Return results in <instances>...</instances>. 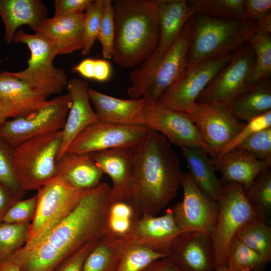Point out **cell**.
I'll return each instance as SVG.
<instances>
[{
  "label": "cell",
  "mask_w": 271,
  "mask_h": 271,
  "mask_svg": "<svg viewBox=\"0 0 271 271\" xmlns=\"http://www.w3.org/2000/svg\"><path fill=\"white\" fill-rule=\"evenodd\" d=\"M111 186L101 182L87 191L73 210L41 239L8 258L21 271H54L70 255L107 233Z\"/></svg>",
  "instance_id": "1"
},
{
  "label": "cell",
  "mask_w": 271,
  "mask_h": 271,
  "mask_svg": "<svg viewBox=\"0 0 271 271\" xmlns=\"http://www.w3.org/2000/svg\"><path fill=\"white\" fill-rule=\"evenodd\" d=\"M132 151L133 184L127 203L139 217L155 216L176 197L181 186L179 158L164 136L150 129Z\"/></svg>",
  "instance_id": "2"
},
{
  "label": "cell",
  "mask_w": 271,
  "mask_h": 271,
  "mask_svg": "<svg viewBox=\"0 0 271 271\" xmlns=\"http://www.w3.org/2000/svg\"><path fill=\"white\" fill-rule=\"evenodd\" d=\"M115 26L113 60L135 68L155 50L159 41L157 0L112 1Z\"/></svg>",
  "instance_id": "3"
},
{
  "label": "cell",
  "mask_w": 271,
  "mask_h": 271,
  "mask_svg": "<svg viewBox=\"0 0 271 271\" xmlns=\"http://www.w3.org/2000/svg\"><path fill=\"white\" fill-rule=\"evenodd\" d=\"M191 20L187 67L234 53L257 30L256 24L250 20L221 19L199 13Z\"/></svg>",
  "instance_id": "4"
},
{
  "label": "cell",
  "mask_w": 271,
  "mask_h": 271,
  "mask_svg": "<svg viewBox=\"0 0 271 271\" xmlns=\"http://www.w3.org/2000/svg\"><path fill=\"white\" fill-rule=\"evenodd\" d=\"M192 18V17H191ZM192 20L184 25L178 37L159 59L143 62L130 73L131 99L142 98L146 105H155L163 93L185 72Z\"/></svg>",
  "instance_id": "5"
},
{
  "label": "cell",
  "mask_w": 271,
  "mask_h": 271,
  "mask_svg": "<svg viewBox=\"0 0 271 271\" xmlns=\"http://www.w3.org/2000/svg\"><path fill=\"white\" fill-rule=\"evenodd\" d=\"M62 130L26 140L13 148L14 169L23 189L38 190L58 175Z\"/></svg>",
  "instance_id": "6"
},
{
  "label": "cell",
  "mask_w": 271,
  "mask_h": 271,
  "mask_svg": "<svg viewBox=\"0 0 271 271\" xmlns=\"http://www.w3.org/2000/svg\"><path fill=\"white\" fill-rule=\"evenodd\" d=\"M13 42L26 44L30 56L26 69L9 73L48 97L61 93L68 81L64 71L53 65L55 57L58 55L54 44L39 33L29 34L23 29L16 32Z\"/></svg>",
  "instance_id": "7"
},
{
  "label": "cell",
  "mask_w": 271,
  "mask_h": 271,
  "mask_svg": "<svg viewBox=\"0 0 271 271\" xmlns=\"http://www.w3.org/2000/svg\"><path fill=\"white\" fill-rule=\"evenodd\" d=\"M217 201L219 205L218 216L215 227L210 234L215 269L226 265L229 246L239 229L251 219L260 218L241 184L224 183Z\"/></svg>",
  "instance_id": "8"
},
{
  "label": "cell",
  "mask_w": 271,
  "mask_h": 271,
  "mask_svg": "<svg viewBox=\"0 0 271 271\" xmlns=\"http://www.w3.org/2000/svg\"><path fill=\"white\" fill-rule=\"evenodd\" d=\"M88 190L74 187L59 175L39 189L35 214L24 245L44 236L73 210Z\"/></svg>",
  "instance_id": "9"
},
{
  "label": "cell",
  "mask_w": 271,
  "mask_h": 271,
  "mask_svg": "<svg viewBox=\"0 0 271 271\" xmlns=\"http://www.w3.org/2000/svg\"><path fill=\"white\" fill-rule=\"evenodd\" d=\"M254 65V52L246 44L233 53L230 61L201 92L196 102L227 107L255 85L253 80Z\"/></svg>",
  "instance_id": "10"
},
{
  "label": "cell",
  "mask_w": 271,
  "mask_h": 271,
  "mask_svg": "<svg viewBox=\"0 0 271 271\" xmlns=\"http://www.w3.org/2000/svg\"><path fill=\"white\" fill-rule=\"evenodd\" d=\"M71 104L67 93L49 100L36 112L6 120L0 124V137L14 148L31 138L62 130Z\"/></svg>",
  "instance_id": "11"
},
{
  "label": "cell",
  "mask_w": 271,
  "mask_h": 271,
  "mask_svg": "<svg viewBox=\"0 0 271 271\" xmlns=\"http://www.w3.org/2000/svg\"><path fill=\"white\" fill-rule=\"evenodd\" d=\"M233 54L210 59L187 67L155 105L189 113L194 108L200 94L230 61Z\"/></svg>",
  "instance_id": "12"
},
{
  "label": "cell",
  "mask_w": 271,
  "mask_h": 271,
  "mask_svg": "<svg viewBox=\"0 0 271 271\" xmlns=\"http://www.w3.org/2000/svg\"><path fill=\"white\" fill-rule=\"evenodd\" d=\"M149 129L138 124L99 121L83 130L66 152L91 153L117 148H133L147 135Z\"/></svg>",
  "instance_id": "13"
},
{
  "label": "cell",
  "mask_w": 271,
  "mask_h": 271,
  "mask_svg": "<svg viewBox=\"0 0 271 271\" xmlns=\"http://www.w3.org/2000/svg\"><path fill=\"white\" fill-rule=\"evenodd\" d=\"M181 186L183 199L171 208L177 225L184 232L196 231L210 234L218 216L217 201L196 185L188 172H183Z\"/></svg>",
  "instance_id": "14"
},
{
  "label": "cell",
  "mask_w": 271,
  "mask_h": 271,
  "mask_svg": "<svg viewBox=\"0 0 271 271\" xmlns=\"http://www.w3.org/2000/svg\"><path fill=\"white\" fill-rule=\"evenodd\" d=\"M186 114L199 131L211 158L218 156L245 123L237 120L228 107L214 104L196 102Z\"/></svg>",
  "instance_id": "15"
},
{
  "label": "cell",
  "mask_w": 271,
  "mask_h": 271,
  "mask_svg": "<svg viewBox=\"0 0 271 271\" xmlns=\"http://www.w3.org/2000/svg\"><path fill=\"white\" fill-rule=\"evenodd\" d=\"M143 125L163 136L171 144L181 147H207L188 116L183 112L156 105H146Z\"/></svg>",
  "instance_id": "16"
},
{
  "label": "cell",
  "mask_w": 271,
  "mask_h": 271,
  "mask_svg": "<svg viewBox=\"0 0 271 271\" xmlns=\"http://www.w3.org/2000/svg\"><path fill=\"white\" fill-rule=\"evenodd\" d=\"M167 256L182 271H215V256L210 234L183 232L174 240Z\"/></svg>",
  "instance_id": "17"
},
{
  "label": "cell",
  "mask_w": 271,
  "mask_h": 271,
  "mask_svg": "<svg viewBox=\"0 0 271 271\" xmlns=\"http://www.w3.org/2000/svg\"><path fill=\"white\" fill-rule=\"evenodd\" d=\"M183 232L177 225L171 209H168L161 216L140 217L129 235L124 237L131 243L167 256L172 243Z\"/></svg>",
  "instance_id": "18"
},
{
  "label": "cell",
  "mask_w": 271,
  "mask_h": 271,
  "mask_svg": "<svg viewBox=\"0 0 271 271\" xmlns=\"http://www.w3.org/2000/svg\"><path fill=\"white\" fill-rule=\"evenodd\" d=\"M132 149L117 148L92 153L97 166L112 181L111 197L113 202H127L131 196L134 171Z\"/></svg>",
  "instance_id": "19"
},
{
  "label": "cell",
  "mask_w": 271,
  "mask_h": 271,
  "mask_svg": "<svg viewBox=\"0 0 271 271\" xmlns=\"http://www.w3.org/2000/svg\"><path fill=\"white\" fill-rule=\"evenodd\" d=\"M71 100L64 126L58 160L67 151L73 140L87 127L99 120L90 105L88 85L81 80L72 78L67 85Z\"/></svg>",
  "instance_id": "20"
},
{
  "label": "cell",
  "mask_w": 271,
  "mask_h": 271,
  "mask_svg": "<svg viewBox=\"0 0 271 271\" xmlns=\"http://www.w3.org/2000/svg\"><path fill=\"white\" fill-rule=\"evenodd\" d=\"M212 160L215 170L222 175V182L238 183L244 190L249 188L257 176L269 169L271 165L237 148L212 158Z\"/></svg>",
  "instance_id": "21"
},
{
  "label": "cell",
  "mask_w": 271,
  "mask_h": 271,
  "mask_svg": "<svg viewBox=\"0 0 271 271\" xmlns=\"http://www.w3.org/2000/svg\"><path fill=\"white\" fill-rule=\"evenodd\" d=\"M48 98L9 72L0 73V101L9 118L26 117L36 112L48 103Z\"/></svg>",
  "instance_id": "22"
},
{
  "label": "cell",
  "mask_w": 271,
  "mask_h": 271,
  "mask_svg": "<svg viewBox=\"0 0 271 271\" xmlns=\"http://www.w3.org/2000/svg\"><path fill=\"white\" fill-rule=\"evenodd\" d=\"M159 37L153 53L144 62L161 58L176 40L186 23L196 13L185 0H157Z\"/></svg>",
  "instance_id": "23"
},
{
  "label": "cell",
  "mask_w": 271,
  "mask_h": 271,
  "mask_svg": "<svg viewBox=\"0 0 271 271\" xmlns=\"http://www.w3.org/2000/svg\"><path fill=\"white\" fill-rule=\"evenodd\" d=\"M84 12L58 18H45L33 30L50 40L58 55L81 50L83 45Z\"/></svg>",
  "instance_id": "24"
},
{
  "label": "cell",
  "mask_w": 271,
  "mask_h": 271,
  "mask_svg": "<svg viewBox=\"0 0 271 271\" xmlns=\"http://www.w3.org/2000/svg\"><path fill=\"white\" fill-rule=\"evenodd\" d=\"M88 94L100 121L143 125V113L146 105L143 99H121L91 88H89Z\"/></svg>",
  "instance_id": "25"
},
{
  "label": "cell",
  "mask_w": 271,
  "mask_h": 271,
  "mask_svg": "<svg viewBox=\"0 0 271 271\" xmlns=\"http://www.w3.org/2000/svg\"><path fill=\"white\" fill-rule=\"evenodd\" d=\"M47 16V9L40 0H0V16L5 27L7 44L13 42L18 29L27 25L34 30Z\"/></svg>",
  "instance_id": "26"
},
{
  "label": "cell",
  "mask_w": 271,
  "mask_h": 271,
  "mask_svg": "<svg viewBox=\"0 0 271 271\" xmlns=\"http://www.w3.org/2000/svg\"><path fill=\"white\" fill-rule=\"evenodd\" d=\"M103 173L97 166L93 153L66 152L58 163V175L81 190H90L101 182Z\"/></svg>",
  "instance_id": "27"
},
{
  "label": "cell",
  "mask_w": 271,
  "mask_h": 271,
  "mask_svg": "<svg viewBox=\"0 0 271 271\" xmlns=\"http://www.w3.org/2000/svg\"><path fill=\"white\" fill-rule=\"evenodd\" d=\"M181 148L194 183L209 197L217 201L222 193L223 184L216 175L212 158L202 147Z\"/></svg>",
  "instance_id": "28"
},
{
  "label": "cell",
  "mask_w": 271,
  "mask_h": 271,
  "mask_svg": "<svg viewBox=\"0 0 271 271\" xmlns=\"http://www.w3.org/2000/svg\"><path fill=\"white\" fill-rule=\"evenodd\" d=\"M129 239L106 233L96 242L87 257L83 271H116Z\"/></svg>",
  "instance_id": "29"
},
{
  "label": "cell",
  "mask_w": 271,
  "mask_h": 271,
  "mask_svg": "<svg viewBox=\"0 0 271 271\" xmlns=\"http://www.w3.org/2000/svg\"><path fill=\"white\" fill-rule=\"evenodd\" d=\"M239 121L247 122L271 111L270 79L262 80L250 90L240 95L227 106Z\"/></svg>",
  "instance_id": "30"
},
{
  "label": "cell",
  "mask_w": 271,
  "mask_h": 271,
  "mask_svg": "<svg viewBox=\"0 0 271 271\" xmlns=\"http://www.w3.org/2000/svg\"><path fill=\"white\" fill-rule=\"evenodd\" d=\"M251 249L261 255L269 262L271 260V227L259 217L244 224L235 236Z\"/></svg>",
  "instance_id": "31"
},
{
  "label": "cell",
  "mask_w": 271,
  "mask_h": 271,
  "mask_svg": "<svg viewBox=\"0 0 271 271\" xmlns=\"http://www.w3.org/2000/svg\"><path fill=\"white\" fill-rule=\"evenodd\" d=\"M244 0H193L190 6L196 13L221 19L249 21L244 6Z\"/></svg>",
  "instance_id": "32"
},
{
  "label": "cell",
  "mask_w": 271,
  "mask_h": 271,
  "mask_svg": "<svg viewBox=\"0 0 271 271\" xmlns=\"http://www.w3.org/2000/svg\"><path fill=\"white\" fill-rule=\"evenodd\" d=\"M267 263L261 255L234 237L228 251L226 271H262Z\"/></svg>",
  "instance_id": "33"
},
{
  "label": "cell",
  "mask_w": 271,
  "mask_h": 271,
  "mask_svg": "<svg viewBox=\"0 0 271 271\" xmlns=\"http://www.w3.org/2000/svg\"><path fill=\"white\" fill-rule=\"evenodd\" d=\"M253 50L255 65L253 80L254 84L271 75V32L257 29L246 43Z\"/></svg>",
  "instance_id": "34"
},
{
  "label": "cell",
  "mask_w": 271,
  "mask_h": 271,
  "mask_svg": "<svg viewBox=\"0 0 271 271\" xmlns=\"http://www.w3.org/2000/svg\"><path fill=\"white\" fill-rule=\"evenodd\" d=\"M245 194L260 218L265 221L271 210V171L260 173L252 184L244 190Z\"/></svg>",
  "instance_id": "35"
},
{
  "label": "cell",
  "mask_w": 271,
  "mask_h": 271,
  "mask_svg": "<svg viewBox=\"0 0 271 271\" xmlns=\"http://www.w3.org/2000/svg\"><path fill=\"white\" fill-rule=\"evenodd\" d=\"M0 185L16 200L23 199L25 191L18 182L14 172L13 148L0 137Z\"/></svg>",
  "instance_id": "36"
},
{
  "label": "cell",
  "mask_w": 271,
  "mask_h": 271,
  "mask_svg": "<svg viewBox=\"0 0 271 271\" xmlns=\"http://www.w3.org/2000/svg\"><path fill=\"white\" fill-rule=\"evenodd\" d=\"M104 8V0H94L84 12L83 45L81 50L84 56L88 55L97 40Z\"/></svg>",
  "instance_id": "37"
},
{
  "label": "cell",
  "mask_w": 271,
  "mask_h": 271,
  "mask_svg": "<svg viewBox=\"0 0 271 271\" xmlns=\"http://www.w3.org/2000/svg\"><path fill=\"white\" fill-rule=\"evenodd\" d=\"M166 256L131 242L124 250L116 271H143L152 262Z\"/></svg>",
  "instance_id": "38"
},
{
  "label": "cell",
  "mask_w": 271,
  "mask_h": 271,
  "mask_svg": "<svg viewBox=\"0 0 271 271\" xmlns=\"http://www.w3.org/2000/svg\"><path fill=\"white\" fill-rule=\"evenodd\" d=\"M29 226L0 223V261L8 258L25 244Z\"/></svg>",
  "instance_id": "39"
},
{
  "label": "cell",
  "mask_w": 271,
  "mask_h": 271,
  "mask_svg": "<svg viewBox=\"0 0 271 271\" xmlns=\"http://www.w3.org/2000/svg\"><path fill=\"white\" fill-rule=\"evenodd\" d=\"M115 26L111 0H104L103 11L97 40L101 45L104 59H113Z\"/></svg>",
  "instance_id": "40"
},
{
  "label": "cell",
  "mask_w": 271,
  "mask_h": 271,
  "mask_svg": "<svg viewBox=\"0 0 271 271\" xmlns=\"http://www.w3.org/2000/svg\"><path fill=\"white\" fill-rule=\"evenodd\" d=\"M36 205V194L27 199L17 200L7 210L2 222L22 225L30 224L35 214Z\"/></svg>",
  "instance_id": "41"
},
{
  "label": "cell",
  "mask_w": 271,
  "mask_h": 271,
  "mask_svg": "<svg viewBox=\"0 0 271 271\" xmlns=\"http://www.w3.org/2000/svg\"><path fill=\"white\" fill-rule=\"evenodd\" d=\"M236 148L271 163V127L254 133Z\"/></svg>",
  "instance_id": "42"
},
{
  "label": "cell",
  "mask_w": 271,
  "mask_h": 271,
  "mask_svg": "<svg viewBox=\"0 0 271 271\" xmlns=\"http://www.w3.org/2000/svg\"><path fill=\"white\" fill-rule=\"evenodd\" d=\"M244 6L247 19L257 29L271 32L270 0H244Z\"/></svg>",
  "instance_id": "43"
},
{
  "label": "cell",
  "mask_w": 271,
  "mask_h": 271,
  "mask_svg": "<svg viewBox=\"0 0 271 271\" xmlns=\"http://www.w3.org/2000/svg\"><path fill=\"white\" fill-rule=\"evenodd\" d=\"M270 127L271 111H269L245 123L241 130L224 147L219 155L237 147L254 133Z\"/></svg>",
  "instance_id": "44"
},
{
  "label": "cell",
  "mask_w": 271,
  "mask_h": 271,
  "mask_svg": "<svg viewBox=\"0 0 271 271\" xmlns=\"http://www.w3.org/2000/svg\"><path fill=\"white\" fill-rule=\"evenodd\" d=\"M98 240L89 242L70 255L54 271H83L85 260Z\"/></svg>",
  "instance_id": "45"
},
{
  "label": "cell",
  "mask_w": 271,
  "mask_h": 271,
  "mask_svg": "<svg viewBox=\"0 0 271 271\" xmlns=\"http://www.w3.org/2000/svg\"><path fill=\"white\" fill-rule=\"evenodd\" d=\"M92 0H55L53 17L58 18L70 14L83 12Z\"/></svg>",
  "instance_id": "46"
},
{
  "label": "cell",
  "mask_w": 271,
  "mask_h": 271,
  "mask_svg": "<svg viewBox=\"0 0 271 271\" xmlns=\"http://www.w3.org/2000/svg\"><path fill=\"white\" fill-rule=\"evenodd\" d=\"M112 68L110 63L105 59H95L93 80L105 82L110 77Z\"/></svg>",
  "instance_id": "47"
},
{
  "label": "cell",
  "mask_w": 271,
  "mask_h": 271,
  "mask_svg": "<svg viewBox=\"0 0 271 271\" xmlns=\"http://www.w3.org/2000/svg\"><path fill=\"white\" fill-rule=\"evenodd\" d=\"M143 271H182L168 256L158 259L147 266Z\"/></svg>",
  "instance_id": "48"
},
{
  "label": "cell",
  "mask_w": 271,
  "mask_h": 271,
  "mask_svg": "<svg viewBox=\"0 0 271 271\" xmlns=\"http://www.w3.org/2000/svg\"><path fill=\"white\" fill-rule=\"evenodd\" d=\"M95 59L83 60L73 68V71L89 79H93Z\"/></svg>",
  "instance_id": "49"
},
{
  "label": "cell",
  "mask_w": 271,
  "mask_h": 271,
  "mask_svg": "<svg viewBox=\"0 0 271 271\" xmlns=\"http://www.w3.org/2000/svg\"><path fill=\"white\" fill-rule=\"evenodd\" d=\"M16 200L14 197L0 185V223L8 208Z\"/></svg>",
  "instance_id": "50"
},
{
  "label": "cell",
  "mask_w": 271,
  "mask_h": 271,
  "mask_svg": "<svg viewBox=\"0 0 271 271\" xmlns=\"http://www.w3.org/2000/svg\"><path fill=\"white\" fill-rule=\"evenodd\" d=\"M0 271H21L18 266L9 258L0 261Z\"/></svg>",
  "instance_id": "51"
},
{
  "label": "cell",
  "mask_w": 271,
  "mask_h": 271,
  "mask_svg": "<svg viewBox=\"0 0 271 271\" xmlns=\"http://www.w3.org/2000/svg\"><path fill=\"white\" fill-rule=\"evenodd\" d=\"M9 118L8 113L6 107L0 101V124Z\"/></svg>",
  "instance_id": "52"
},
{
  "label": "cell",
  "mask_w": 271,
  "mask_h": 271,
  "mask_svg": "<svg viewBox=\"0 0 271 271\" xmlns=\"http://www.w3.org/2000/svg\"><path fill=\"white\" fill-rule=\"evenodd\" d=\"M226 266H222L215 269V271H226Z\"/></svg>",
  "instance_id": "53"
}]
</instances>
